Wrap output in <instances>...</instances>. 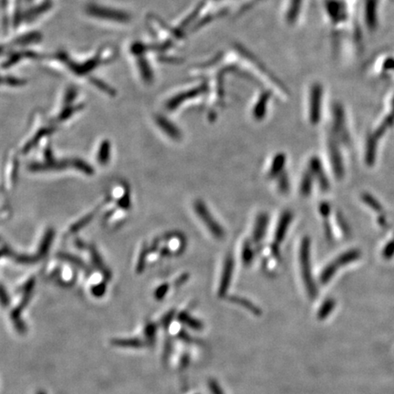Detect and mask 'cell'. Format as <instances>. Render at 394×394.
Masks as SVG:
<instances>
[{"instance_id":"6da1fadb","label":"cell","mask_w":394,"mask_h":394,"mask_svg":"<svg viewBox=\"0 0 394 394\" xmlns=\"http://www.w3.org/2000/svg\"><path fill=\"white\" fill-rule=\"evenodd\" d=\"M209 93V86L207 80L201 79L199 83H196L191 87L185 88L183 91L175 94L166 102V109L170 112L176 111L182 104L187 100H193L199 98L204 94Z\"/></svg>"},{"instance_id":"7a4b0ae2","label":"cell","mask_w":394,"mask_h":394,"mask_svg":"<svg viewBox=\"0 0 394 394\" xmlns=\"http://www.w3.org/2000/svg\"><path fill=\"white\" fill-rule=\"evenodd\" d=\"M300 260H301L302 278L307 288V293L310 298H315L317 296V287L311 275L310 240L308 237H304L301 241L300 247Z\"/></svg>"},{"instance_id":"3957f363","label":"cell","mask_w":394,"mask_h":394,"mask_svg":"<svg viewBox=\"0 0 394 394\" xmlns=\"http://www.w3.org/2000/svg\"><path fill=\"white\" fill-rule=\"evenodd\" d=\"M194 210L196 215L204 223L207 230L216 239H222L225 237V230L220 224L215 220L214 215L211 214L210 210L207 208V205L202 200H195L194 203Z\"/></svg>"},{"instance_id":"277c9868","label":"cell","mask_w":394,"mask_h":394,"mask_svg":"<svg viewBox=\"0 0 394 394\" xmlns=\"http://www.w3.org/2000/svg\"><path fill=\"white\" fill-rule=\"evenodd\" d=\"M322 86L318 83H312L308 91V118L312 124H317L321 119L322 106Z\"/></svg>"},{"instance_id":"5b68a950","label":"cell","mask_w":394,"mask_h":394,"mask_svg":"<svg viewBox=\"0 0 394 394\" xmlns=\"http://www.w3.org/2000/svg\"><path fill=\"white\" fill-rule=\"evenodd\" d=\"M305 0H283L282 18L287 26L293 27L300 23Z\"/></svg>"},{"instance_id":"8992f818","label":"cell","mask_w":394,"mask_h":394,"mask_svg":"<svg viewBox=\"0 0 394 394\" xmlns=\"http://www.w3.org/2000/svg\"><path fill=\"white\" fill-rule=\"evenodd\" d=\"M234 262L232 255H228L224 264L223 272L221 276L220 286L218 288V296L223 298L227 293V290L230 287V283L232 279V276L234 272Z\"/></svg>"},{"instance_id":"52a82bcc","label":"cell","mask_w":394,"mask_h":394,"mask_svg":"<svg viewBox=\"0 0 394 394\" xmlns=\"http://www.w3.org/2000/svg\"><path fill=\"white\" fill-rule=\"evenodd\" d=\"M271 92L270 90H264L262 93H259L257 99L255 100L252 110V115L254 117L255 120H263L267 114V105L268 102L271 99Z\"/></svg>"},{"instance_id":"ba28073f","label":"cell","mask_w":394,"mask_h":394,"mask_svg":"<svg viewBox=\"0 0 394 394\" xmlns=\"http://www.w3.org/2000/svg\"><path fill=\"white\" fill-rule=\"evenodd\" d=\"M89 12L94 17L103 19V20H114V21H126L129 20L127 14L122 13L114 9L108 8H101V7L93 6L89 8Z\"/></svg>"},{"instance_id":"9c48e42d","label":"cell","mask_w":394,"mask_h":394,"mask_svg":"<svg viewBox=\"0 0 394 394\" xmlns=\"http://www.w3.org/2000/svg\"><path fill=\"white\" fill-rule=\"evenodd\" d=\"M293 220V214L290 211H285L279 218L275 231V243L279 245L286 237L289 225Z\"/></svg>"},{"instance_id":"30bf717a","label":"cell","mask_w":394,"mask_h":394,"mask_svg":"<svg viewBox=\"0 0 394 394\" xmlns=\"http://www.w3.org/2000/svg\"><path fill=\"white\" fill-rule=\"evenodd\" d=\"M155 120H156V124L159 126L161 130L171 139L174 140H180L182 139L180 130L176 125H174L171 120H168L164 116H162V115L156 116Z\"/></svg>"},{"instance_id":"8fae6325","label":"cell","mask_w":394,"mask_h":394,"mask_svg":"<svg viewBox=\"0 0 394 394\" xmlns=\"http://www.w3.org/2000/svg\"><path fill=\"white\" fill-rule=\"evenodd\" d=\"M268 225V216L267 214H260L255 219L253 229V242L258 243L265 237Z\"/></svg>"},{"instance_id":"7c38bea8","label":"cell","mask_w":394,"mask_h":394,"mask_svg":"<svg viewBox=\"0 0 394 394\" xmlns=\"http://www.w3.org/2000/svg\"><path fill=\"white\" fill-rule=\"evenodd\" d=\"M286 165V155L284 154H278L272 160L269 171L267 173V176L271 179L278 177V175L282 174L283 168Z\"/></svg>"},{"instance_id":"4fadbf2b","label":"cell","mask_w":394,"mask_h":394,"mask_svg":"<svg viewBox=\"0 0 394 394\" xmlns=\"http://www.w3.org/2000/svg\"><path fill=\"white\" fill-rule=\"evenodd\" d=\"M309 167L311 170V174H314L315 176L318 178V180L320 182L321 187L326 191L328 188V183H327V178L325 176V174L323 173L322 170V166H321V162L317 158L314 157L310 160L309 162Z\"/></svg>"},{"instance_id":"5bb4252c","label":"cell","mask_w":394,"mask_h":394,"mask_svg":"<svg viewBox=\"0 0 394 394\" xmlns=\"http://www.w3.org/2000/svg\"><path fill=\"white\" fill-rule=\"evenodd\" d=\"M329 153H330V159H331L335 174L337 175V177L341 178L343 174L342 161H341V154H340L338 148L332 141L329 143Z\"/></svg>"},{"instance_id":"9a60e30c","label":"cell","mask_w":394,"mask_h":394,"mask_svg":"<svg viewBox=\"0 0 394 394\" xmlns=\"http://www.w3.org/2000/svg\"><path fill=\"white\" fill-rule=\"evenodd\" d=\"M67 162H54L49 161L46 164H40V163H35L31 164L29 166V170L31 171H47V170H61L67 167Z\"/></svg>"},{"instance_id":"2e32d148","label":"cell","mask_w":394,"mask_h":394,"mask_svg":"<svg viewBox=\"0 0 394 394\" xmlns=\"http://www.w3.org/2000/svg\"><path fill=\"white\" fill-rule=\"evenodd\" d=\"M230 301L234 302L235 304L241 305L242 307L247 308L250 312H252V313L255 315V316H259V315L261 314V310L258 307H256V306H255L252 302L247 301V300L244 299V298H240V297H231V298H230Z\"/></svg>"},{"instance_id":"e0dca14e","label":"cell","mask_w":394,"mask_h":394,"mask_svg":"<svg viewBox=\"0 0 394 394\" xmlns=\"http://www.w3.org/2000/svg\"><path fill=\"white\" fill-rule=\"evenodd\" d=\"M112 344L121 348H140L144 345L142 341L137 339H115L112 341Z\"/></svg>"},{"instance_id":"ac0fdd59","label":"cell","mask_w":394,"mask_h":394,"mask_svg":"<svg viewBox=\"0 0 394 394\" xmlns=\"http://www.w3.org/2000/svg\"><path fill=\"white\" fill-rule=\"evenodd\" d=\"M241 255H242V261L246 266H249L252 263V261L254 259L255 253L253 248L251 247V243L249 241L244 243Z\"/></svg>"},{"instance_id":"d6986e66","label":"cell","mask_w":394,"mask_h":394,"mask_svg":"<svg viewBox=\"0 0 394 394\" xmlns=\"http://www.w3.org/2000/svg\"><path fill=\"white\" fill-rule=\"evenodd\" d=\"M178 319H179V321L181 322H183L184 324L187 325L188 327L193 328L194 330H201L203 328V324L201 323L200 321L192 318L186 312L180 313L178 316Z\"/></svg>"},{"instance_id":"ffe728a7","label":"cell","mask_w":394,"mask_h":394,"mask_svg":"<svg viewBox=\"0 0 394 394\" xmlns=\"http://www.w3.org/2000/svg\"><path fill=\"white\" fill-rule=\"evenodd\" d=\"M111 155V143L108 140H104L100 144L99 154H98V160L100 164H106Z\"/></svg>"},{"instance_id":"44dd1931","label":"cell","mask_w":394,"mask_h":394,"mask_svg":"<svg viewBox=\"0 0 394 394\" xmlns=\"http://www.w3.org/2000/svg\"><path fill=\"white\" fill-rule=\"evenodd\" d=\"M54 237V231L53 229H49L46 232V234L44 235V238L41 242L40 247V252H39V256H43L45 255L46 253L49 248V246L51 245L52 240Z\"/></svg>"},{"instance_id":"7402d4cb","label":"cell","mask_w":394,"mask_h":394,"mask_svg":"<svg viewBox=\"0 0 394 394\" xmlns=\"http://www.w3.org/2000/svg\"><path fill=\"white\" fill-rule=\"evenodd\" d=\"M359 256H360L359 252L357 250H352V251H348L345 254L341 255L340 257L337 258V260H335V262L337 263V265L339 267L340 266H344V265H347L348 263H350L351 261L357 259Z\"/></svg>"},{"instance_id":"603a6c76","label":"cell","mask_w":394,"mask_h":394,"mask_svg":"<svg viewBox=\"0 0 394 394\" xmlns=\"http://www.w3.org/2000/svg\"><path fill=\"white\" fill-rule=\"evenodd\" d=\"M339 266L337 265L336 262H332L329 265H327V267L324 268L322 274L321 275V281L323 284H326L327 282L331 279V278L333 277L335 272L337 271V268Z\"/></svg>"},{"instance_id":"cb8c5ba5","label":"cell","mask_w":394,"mask_h":394,"mask_svg":"<svg viewBox=\"0 0 394 394\" xmlns=\"http://www.w3.org/2000/svg\"><path fill=\"white\" fill-rule=\"evenodd\" d=\"M312 187V176L310 173L304 174V176L301 180V193L304 196H307L311 192Z\"/></svg>"},{"instance_id":"d4e9b609","label":"cell","mask_w":394,"mask_h":394,"mask_svg":"<svg viewBox=\"0 0 394 394\" xmlns=\"http://www.w3.org/2000/svg\"><path fill=\"white\" fill-rule=\"evenodd\" d=\"M52 131H53L52 129H44V130H41L40 133H39V134H37L32 140H30L28 143H27V145L24 148L23 152H24V153H27L28 150H30V149L33 147L34 145L40 140V138H41L42 136H45V135H47V134L52 133Z\"/></svg>"},{"instance_id":"484cf974","label":"cell","mask_w":394,"mask_h":394,"mask_svg":"<svg viewBox=\"0 0 394 394\" xmlns=\"http://www.w3.org/2000/svg\"><path fill=\"white\" fill-rule=\"evenodd\" d=\"M335 302L332 300H327L325 301V303L322 305L320 311H319V318L321 320H323L327 317V315L331 312V310L334 307Z\"/></svg>"},{"instance_id":"4316f807","label":"cell","mask_w":394,"mask_h":394,"mask_svg":"<svg viewBox=\"0 0 394 394\" xmlns=\"http://www.w3.org/2000/svg\"><path fill=\"white\" fill-rule=\"evenodd\" d=\"M71 164H72L76 169L80 170V171L85 173V174H93L94 173L93 169L82 160H79V159L72 160L71 161Z\"/></svg>"},{"instance_id":"83f0119b","label":"cell","mask_w":394,"mask_h":394,"mask_svg":"<svg viewBox=\"0 0 394 394\" xmlns=\"http://www.w3.org/2000/svg\"><path fill=\"white\" fill-rule=\"evenodd\" d=\"M278 190L282 194H287L289 191V182L287 179V174L282 173L280 175H278Z\"/></svg>"},{"instance_id":"f1b7e54d","label":"cell","mask_w":394,"mask_h":394,"mask_svg":"<svg viewBox=\"0 0 394 394\" xmlns=\"http://www.w3.org/2000/svg\"><path fill=\"white\" fill-rule=\"evenodd\" d=\"M146 256H147V250L144 248V249H142L141 252H140V257H139L138 264H137V268H136L137 273H141V272L143 271L144 266H145Z\"/></svg>"},{"instance_id":"f546056e","label":"cell","mask_w":394,"mask_h":394,"mask_svg":"<svg viewBox=\"0 0 394 394\" xmlns=\"http://www.w3.org/2000/svg\"><path fill=\"white\" fill-rule=\"evenodd\" d=\"M93 214H89L87 216H85L83 219H81V220L79 221V222H77V223L74 225L73 227H72V228H71V232H77V231H79L80 229H81L82 227H85L88 223L92 220V218L93 217Z\"/></svg>"},{"instance_id":"4dcf8cb0","label":"cell","mask_w":394,"mask_h":394,"mask_svg":"<svg viewBox=\"0 0 394 394\" xmlns=\"http://www.w3.org/2000/svg\"><path fill=\"white\" fill-rule=\"evenodd\" d=\"M168 290H169V285L168 284H162V286L158 287L155 291V299L158 301H162L165 295L167 294Z\"/></svg>"},{"instance_id":"1f68e13d","label":"cell","mask_w":394,"mask_h":394,"mask_svg":"<svg viewBox=\"0 0 394 394\" xmlns=\"http://www.w3.org/2000/svg\"><path fill=\"white\" fill-rule=\"evenodd\" d=\"M16 260L21 264H32L39 259V256H28V255H16Z\"/></svg>"},{"instance_id":"d6a6232c","label":"cell","mask_w":394,"mask_h":394,"mask_svg":"<svg viewBox=\"0 0 394 394\" xmlns=\"http://www.w3.org/2000/svg\"><path fill=\"white\" fill-rule=\"evenodd\" d=\"M60 257L63 258V259H65V260L72 262V263H74V264H75L76 266H78V267H84V265L82 264V262H81L79 258H77V257L73 256V255H70L67 254H60Z\"/></svg>"},{"instance_id":"836d02e7","label":"cell","mask_w":394,"mask_h":394,"mask_svg":"<svg viewBox=\"0 0 394 394\" xmlns=\"http://www.w3.org/2000/svg\"><path fill=\"white\" fill-rule=\"evenodd\" d=\"M209 389H210L212 394H224L223 390L221 389L220 385L214 380H211V381H209Z\"/></svg>"},{"instance_id":"e575fe53","label":"cell","mask_w":394,"mask_h":394,"mask_svg":"<svg viewBox=\"0 0 394 394\" xmlns=\"http://www.w3.org/2000/svg\"><path fill=\"white\" fill-rule=\"evenodd\" d=\"M156 332V326L154 324H148L145 327V335L149 340L153 341L155 337Z\"/></svg>"},{"instance_id":"d590c367","label":"cell","mask_w":394,"mask_h":394,"mask_svg":"<svg viewBox=\"0 0 394 394\" xmlns=\"http://www.w3.org/2000/svg\"><path fill=\"white\" fill-rule=\"evenodd\" d=\"M92 291H93V294L95 297H100V296H102V295L104 294V292H105V285H104V283L96 285V286L92 289Z\"/></svg>"},{"instance_id":"8d00e7d4","label":"cell","mask_w":394,"mask_h":394,"mask_svg":"<svg viewBox=\"0 0 394 394\" xmlns=\"http://www.w3.org/2000/svg\"><path fill=\"white\" fill-rule=\"evenodd\" d=\"M0 303H1L4 307H6L7 305H8V303H9V299H8L7 292H6L5 288L2 287V286H0Z\"/></svg>"},{"instance_id":"74e56055","label":"cell","mask_w":394,"mask_h":394,"mask_svg":"<svg viewBox=\"0 0 394 394\" xmlns=\"http://www.w3.org/2000/svg\"><path fill=\"white\" fill-rule=\"evenodd\" d=\"M394 241H393L390 245H388L387 248H385L384 252H383V255L385 257L389 258L390 256H392V255L394 254Z\"/></svg>"},{"instance_id":"f35d334b","label":"cell","mask_w":394,"mask_h":394,"mask_svg":"<svg viewBox=\"0 0 394 394\" xmlns=\"http://www.w3.org/2000/svg\"><path fill=\"white\" fill-rule=\"evenodd\" d=\"M173 317H174V312H170V313H167V314L165 315V316L163 317V319H162V325H163L164 327L169 326L170 323H171V321L173 320Z\"/></svg>"},{"instance_id":"ab89813d","label":"cell","mask_w":394,"mask_h":394,"mask_svg":"<svg viewBox=\"0 0 394 394\" xmlns=\"http://www.w3.org/2000/svg\"><path fill=\"white\" fill-rule=\"evenodd\" d=\"M92 255H93V259L94 264L97 266L98 267H103V264L101 263V260H100V256H99V255L96 253V251L93 249V252H92Z\"/></svg>"},{"instance_id":"60d3db41","label":"cell","mask_w":394,"mask_h":394,"mask_svg":"<svg viewBox=\"0 0 394 394\" xmlns=\"http://www.w3.org/2000/svg\"><path fill=\"white\" fill-rule=\"evenodd\" d=\"M320 211L323 216H327L329 214V206L327 204H322L320 207Z\"/></svg>"},{"instance_id":"b9f144b4","label":"cell","mask_w":394,"mask_h":394,"mask_svg":"<svg viewBox=\"0 0 394 394\" xmlns=\"http://www.w3.org/2000/svg\"><path fill=\"white\" fill-rule=\"evenodd\" d=\"M187 275H185V276H182L180 278L177 280V285H183L185 281L187 280Z\"/></svg>"},{"instance_id":"7bdbcfd3","label":"cell","mask_w":394,"mask_h":394,"mask_svg":"<svg viewBox=\"0 0 394 394\" xmlns=\"http://www.w3.org/2000/svg\"><path fill=\"white\" fill-rule=\"evenodd\" d=\"M4 254H5V252H4V251H0V256H1V255H4Z\"/></svg>"},{"instance_id":"ee69618b","label":"cell","mask_w":394,"mask_h":394,"mask_svg":"<svg viewBox=\"0 0 394 394\" xmlns=\"http://www.w3.org/2000/svg\"><path fill=\"white\" fill-rule=\"evenodd\" d=\"M45 394L44 392H39V393H38V394Z\"/></svg>"}]
</instances>
